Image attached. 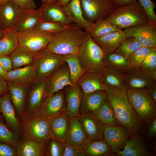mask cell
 Returning a JSON list of instances; mask_svg holds the SVG:
<instances>
[{
    "instance_id": "obj_1",
    "label": "cell",
    "mask_w": 156,
    "mask_h": 156,
    "mask_svg": "<svg viewBox=\"0 0 156 156\" xmlns=\"http://www.w3.org/2000/svg\"><path fill=\"white\" fill-rule=\"evenodd\" d=\"M127 89L105 86V90L119 124L129 133L136 134L141 129V120L130 104Z\"/></svg>"
},
{
    "instance_id": "obj_2",
    "label": "cell",
    "mask_w": 156,
    "mask_h": 156,
    "mask_svg": "<svg viewBox=\"0 0 156 156\" xmlns=\"http://www.w3.org/2000/svg\"><path fill=\"white\" fill-rule=\"evenodd\" d=\"M87 34L86 31L76 25L54 34L47 48L57 54L77 55Z\"/></svg>"
},
{
    "instance_id": "obj_3",
    "label": "cell",
    "mask_w": 156,
    "mask_h": 156,
    "mask_svg": "<svg viewBox=\"0 0 156 156\" xmlns=\"http://www.w3.org/2000/svg\"><path fill=\"white\" fill-rule=\"evenodd\" d=\"M106 18L113 24L125 29L149 21L144 10L136 0L117 6Z\"/></svg>"
},
{
    "instance_id": "obj_4",
    "label": "cell",
    "mask_w": 156,
    "mask_h": 156,
    "mask_svg": "<svg viewBox=\"0 0 156 156\" xmlns=\"http://www.w3.org/2000/svg\"><path fill=\"white\" fill-rule=\"evenodd\" d=\"M21 137L22 140L30 139L44 143L51 137L49 119L35 113H25L20 119Z\"/></svg>"
},
{
    "instance_id": "obj_5",
    "label": "cell",
    "mask_w": 156,
    "mask_h": 156,
    "mask_svg": "<svg viewBox=\"0 0 156 156\" xmlns=\"http://www.w3.org/2000/svg\"><path fill=\"white\" fill-rule=\"evenodd\" d=\"M105 53L87 34L77 55L81 65L87 71L101 75Z\"/></svg>"
},
{
    "instance_id": "obj_6",
    "label": "cell",
    "mask_w": 156,
    "mask_h": 156,
    "mask_svg": "<svg viewBox=\"0 0 156 156\" xmlns=\"http://www.w3.org/2000/svg\"><path fill=\"white\" fill-rule=\"evenodd\" d=\"M65 62L64 55L55 53L47 47L34 54L32 65L36 73L35 80L47 79Z\"/></svg>"
},
{
    "instance_id": "obj_7",
    "label": "cell",
    "mask_w": 156,
    "mask_h": 156,
    "mask_svg": "<svg viewBox=\"0 0 156 156\" xmlns=\"http://www.w3.org/2000/svg\"><path fill=\"white\" fill-rule=\"evenodd\" d=\"M127 94L131 105L141 120L146 121L152 116L155 110L156 102L148 89L128 88Z\"/></svg>"
},
{
    "instance_id": "obj_8",
    "label": "cell",
    "mask_w": 156,
    "mask_h": 156,
    "mask_svg": "<svg viewBox=\"0 0 156 156\" xmlns=\"http://www.w3.org/2000/svg\"><path fill=\"white\" fill-rule=\"evenodd\" d=\"M83 15L94 23L106 18L117 7L112 0H80Z\"/></svg>"
},
{
    "instance_id": "obj_9",
    "label": "cell",
    "mask_w": 156,
    "mask_h": 156,
    "mask_svg": "<svg viewBox=\"0 0 156 156\" xmlns=\"http://www.w3.org/2000/svg\"><path fill=\"white\" fill-rule=\"evenodd\" d=\"M53 34L34 29L18 32L19 44L35 54L47 47Z\"/></svg>"
},
{
    "instance_id": "obj_10",
    "label": "cell",
    "mask_w": 156,
    "mask_h": 156,
    "mask_svg": "<svg viewBox=\"0 0 156 156\" xmlns=\"http://www.w3.org/2000/svg\"><path fill=\"white\" fill-rule=\"evenodd\" d=\"M66 108L65 95L62 89L45 99L34 113L49 119L66 113Z\"/></svg>"
},
{
    "instance_id": "obj_11",
    "label": "cell",
    "mask_w": 156,
    "mask_h": 156,
    "mask_svg": "<svg viewBox=\"0 0 156 156\" xmlns=\"http://www.w3.org/2000/svg\"><path fill=\"white\" fill-rule=\"evenodd\" d=\"M122 75L127 88H144L148 90L156 85V79L140 67L131 66Z\"/></svg>"
},
{
    "instance_id": "obj_12",
    "label": "cell",
    "mask_w": 156,
    "mask_h": 156,
    "mask_svg": "<svg viewBox=\"0 0 156 156\" xmlns=\"http://www.w3.org/2000/svg\"><path fill=\"white\" fill-rule=\"evenodd\" d=\"M124 31L126 38L133 37L142 46L156 48V24L149 21Z\"/></svg>"
},
{
    "instance_id": "obj_13",
    "label": "cell",
    "mask_w": 156,
    "mask_h": 156,
    "mask_svg": "<svg viewBox=\"0 0 156 156\" xmlns=\"http://www.w3.org/2000/svg\"><path fill=\"white\" fill-rule=\"evenodd\" d=\"M65 63L55 71L47 79L43 101L54 93L63 89L66 86L73 85L70 79L69 67L67 64H65Z\"/></svg>"
},
{
    "instance_id": "obj_14",
    "label": "cell",
    "mask_w": 156,
    "mask_h": 156,
    "mask_svg": "<svg viewBox=\"0 0 156 156\" xmlns=\"http://www.w3.org/2000/svg\"><path fill=\"white\" fill-rule=\"evenodd\" d=\"M0 112L8 128L20 135V120L17 116L9 92L0 96Z\"/></svg>"
},
{
    "instance_id": "obj_15",
    "label": "cell",
    "mask_w": 156,
    "mask_h": 156,
    "mask_svg": "<svg viewBox=\"0 0 156 156\" xmlns=\"http://www.w3.org/2000/svg\"><path fill=\"white\" fill-rule=\"evenodd\" d=\"M23 10L13 1L0 5V29L4 31L15 27Z\"/></svg>"
},
{
    "instance_id": "obj_16",
    "label": "cell",
    "mask_w": 156,
    "mask_h": 156,
    "mask_svg": "<svg viewBox=\"0 0 156 156\" xmlns=\"http://www.w3.org/2000/svg\"><path fill=\"white\" fill-rule=\"evenodd\" d=\"M92 113L89 112L80 113L77 117L88 138L92 140L103 139L105 125Z\"/></svg>"
},
{
    "instance_id": "obj_17",
    "label": "cell",
    "mask_w": 156,
    "mask_h": 156,
    "mask_svg": "<svg viewBox=\"0 0 156 156\" xmlns=\"http://www.w3.org/2000/svg\"><path fill=\"white\" fill-rule=\"evenodd\" d=\"M47 79L35 80L29 85L25 103V113L35 112L43 101V96Z\"/></svg>"
},
{
    "instance_id": "obj_18",
    "label": "cell",
    "mask_w": 156,
    "mask_h": 156,
    "mask_svg": "<svg viewBox=\"0 0 156 156\" xmlns=\"http://www.w3.org/2000/svg\"><path fill=\"white\" fill-rule=\"evenodd\" d=\"M129 133L124 127L105 125L103 137L111 151L116 152L125 145L129 138Z\"/></svg>"
},
{
    "instance_id": "obj_19",
    "label": "cell",
    "mask_w": 156,
    "mask_h": 156,
    "mask_svg": "<svg viewBox=\"0 0 156 156\" xmlns=\"http://www.w3.org/2000/svg\"><path fill=\"white\" fill-rule=\"evenodd\" d=\"M7 82L12 103L17 116L20 120L21 116L25 113V103L30 85Z\"/></svg>"
},
{
    "instance_id": "obj_20",
    "label": "cell",
    "mask_w": 156,
    "mask_h": 156,
    "mask_svg": "<svg viewBox=\"0 0 156 156\" xmlns=\"http://www.w3.org/2000/svg\"><path fill=\"white\" fill-rule=\"evenodd\" d=\"M66 104V114L69 119L78 117L83 94L77 84L68 86L65 94Z\"/></svg>"
},
{
    "instance_id": "obj_21",
    "label": "cell",
    "mask_w": 156,
    "mask_h": 156,
    "mask_svg": "<svg viewBox=\"0 0 156 156\" xmlns=\"http://www.w3.org/2000/svg\"><path fill=\"white\" fill-rule=\"evenodd\" d=\"M40 8L42 12V20L66 24L73 23L64 13L63 7L56 1L43 3Z\"/></svg>"
},
{
    "instance_id": "obj_22",
    "label": "cell",
    "mask_w": 156,
    "mask_h": 156,
    "mask_svg": "<svg viewBox=\"0 0 156 156\" xmlns=\"http://www.w3.org/2000/svg\"><path fill=\"white\" fill-rule=\"evenodd\" d=\"M77 84L83 95L99 90H105V88L101 75L87 71L80 77Z\"/></svg>"
},
{
    "instance_id": "obj_23",
    "label": "cell",
    "mask_w": 156,
    "mask_h": 156,
    "mask_svg": "<svg viewBox=\"0 0 156 156\" xmlns=\"http://www.w3.org/2000/svg\"><path fill=\"white\" fill-rule=\"evenodd\" d=\"M36 73L32 65L13 69L7 72L4 78L7 82L30 85L36 80Z\"/></svg>"
},
{
    "instance_id": "obj_24",
    "label": "cell",
    "mask_w": 156,
    "mask_h": 156,
    "mask_svg": "<svg viewBox=\"0 0 156 156\" xmlns=\"http://www.w3.org/2000/svg\"><path fill=\"white\" fill-rule=\"evenodd\" d=\"M63 9L73 23L86 31L93 23L84 17L80 0H71L63 7Z\"/></svg>"
},
{
    "instance_id": "obj_25",
    "label": "cell",
    "mask_w": 156,
    "mask_h": 156,
    "mask_svg": "<svg viewBox=\"0 0 156 156\" xmlns=\"http://www.w3.org/2000/svg\"><path fill=\"white\" fill-rule=\"evenodd\" d=\"M92 38L105 53H109L114 52L124 41L126 37L124 30H122Z\"/></svg>"
},
{
    "instance_id": "obj_26",
    "label": "cell",
    "mask_w": 156,
    "mask_h": 156,
    "mask_svg": "<svg viewBox=\"0 0 156 156\" xmlns=\"http://www.w3.org/2000/svg\"><path fill=\"white\" fill-rule=\"evenodd\" d=\"M69 120L66 113L49 119L51 136L63 145L66 143Z\"/></svg>"
},
{
    "instance_id": "obj_27",
    "label": "cell",
    "mask_w": 156,
    "mask_h": 156,
    "mask_svg": "<svg viewBox=\"0 0 156 156\" xmlns=\"http://www.w3.org/2000/svg\"><path fill=\"white\" fill-rule=\"evenodd\" d=\"M87 138L78 118L70 119L65 144L72 147H81Z\"/></svg>"
},
{
    "instance_id": "obj_28",
    "label": "cell",
    "mask_w": 156,
    "mask_h": 156,
    "mask_svg": "<svg viewBox=\"0 0 156 156\" xmlns=\"http://www.w3.org/2000/svg\"><path fill=\"white\" fill-rule=\"evenodd\" d=\"M122 151L116 153L121 156H148L151 154L148 151L141 138L134 135L129 138L123 146Z\"/></svg>"
},
{
    "instance_id": "obj_29",
    "label": "cell",
    "mask_w": 156,
    "mask_h": 156,
    "mask_svg": "<svg viewBox=\"0 0 156 156\" xmlns=\"http://www.w3.org/2000/svg\"><path fill=\"white\" fill-rule=\"evenodd\" d=\"M107 98L105 90H99L87 95H83L79 112L81 111V113L89 112L94 113Z\"/></svg>"
},
{
    "instance_id": "obj_30",
    "label": "cell",
    "mask_w": 156,
    "mask_h": 156,
    "mask_svg": "<svg viewBox=\"0 0 156 156\" xmlns=\"http://www.w3.org/2000/svg\"><path fill=\"white\" fill-rule=\"evenodd\" d=\"M42 15V12L40 8L23 10L15 27L17 32L34 29L41 20Z\"/></svg>"
},
{
    "instance_id": "obj_31",
    "label": "cell",
    "mask_w": 156,
    "mask_h": 156,
    "mask_svg": "<svg viewBox=\"0 0 156 156\" xmlns=\"http://www.w3.org/2000/svg\"><path fill=\"white\" fill-rule=\"evenodd\" d=\"M81 147L87 156H108L111 152L109 146L103 139L92 140L87 138Z\"/></svg>"
},
{
    "instance_id": "obj_32",
    "label": "cell",
    "mask_w": 156,
    "mask_h": 156,
    "mask_svg": "<svg viewBox=\"0 0 156 156\" xmlns=\"http://www.w3.org/2000/svg\"><path fill=\"white\" fill-rule=\"evenodd\" d=\"M17 156H45L44 143L30 139L22 140L16 149Z\"/></svg>"
},
{
    "instance_id": "obj_33",
    "label": "cell",
    "mask_w": 156,
    "mask_h": 156,
    "mask_svg": "<svg viewBox=\"0 0 156 156\" xmlns=\"http://www.w3.org/2000/svg\"><path fill=\"white\" fill-rule=\"evenodd\" d=\"M122 30L121 28L113 24L106 18L93 23L86 31L93 38L102 36L112 32Z\"/></svg>"
},
{
    "instance_id": "obj_34",
    "label": "cell",
    "mask_w": 156,
    "mask_h": 156,
    "mask_svg": "<svg viewBox=\"0 0 156 156\" xmlns=\"http://www.w3.org/2000/svg\"><path fill=\"white\" fill-rule=\"evenodd\" d=\"M19 45L15 28L4 31L0 39V56L10 55Z\"/></svg>"
},
{
    "instance_id": "obj_35",
    "label": "cell",
    "mask_w": 156,
    "mask_h": 156,
    "mask_svg": "<svg viewBox=\"0 0 156 156\" xmlns=\"http://www.w3.org/2000/svg\"><path fill=\"white\" fill-rule=\"evenodd\" d=\"M10 55L13 69L32 65L34 54L29 52L23 47L19 45Z\"/></svg>"
},
{
    "instance_id": "obj_36",
    "label": "cell",
    "mask_w": 156,
    "mask_h": 156,
    "mask_svg": "<svg viewBox=\"0 0 156 156\" xmlns=\"http://www.w3.org/2000/svg\"><path fill=\"white\" fill-rule=\"evenodd\" d=\"M104 66L122 73L132 66L127 59L115 52L105 53L103 59Z\"/></svg>"
},
{
    "instance_id": "obj_37",
    "label": "cell",
    "mask_w": 156,
    "mask_h": 156,
    "mask_svg": "<svg viewBox=\"0 0 156 156\" xmlns=\"http://www.w3.org/2000/svg\"><path fill=\"white\" fill-rule=\"evenodd\" d=\"M64 58L69 68L70 80L73 85L75 84L81 76L86 71L81 65L77 55L67 54L64 55Z\"/></svg>"
},
{
    "instance_id": "obj_38",
    "label": "cell",
    "mask_w": 156,
    "mask_h": 156,
    "mask_svg": "<svg viewBox=\"0 0 156 156\" xmlns=\"http://www.w3.org/2000/svg\"><path fill=\"white\" fill-rule=\"evenodd\" d=\"M94 113L105 125L115 126L119 124L107 98Z\"/></svg>"
},
{
    "instance_id": "obj_39",
    "label": "cell",
    "mask_w": 156,
    "mask_h": 156,
    "mask_svg": "<svg viewBox=\"0 0 156 156\" xmlns=\"http://www.w3.org/2000/svg\"><path fill=\"white\" fill-rule=\"evenodd\" d=\"M101 75L105 86L127 89L122 73L116 70L104 66Z\"/></svg>"
},
{
    "instance_id": "obj_40",
    "label": "cell",
    "mask_w": 156,
    "mask_h": 156,
    "mask_svg": "<svg viewBox=\"0 0 156 156\" xmlns=\"http://www.w3.org/2000/svg\"><path fill=\"white\" fill-rule=\"evenodd\" d=\"M21 140L20 135L9 129L4 121L0 122V143L7 144L16 149Z\"/></svg>"
},
{
    "instance_id": "obj_41",
    "label": "cell",
    "mask_w": 156,
    "mask_h": 156,
    "mask_svg": "<svg viewBox=\"0 0 156 156\" xmlns=\"http://www.w3.org/2000/svg\"><path fill=\"white\" fill-rule=\"evenodd\" d=\"M76 25L75 24L73 23L66 24L41 19L38 22L34 29L55 34Z\"/></svg>"
},
{
    "instance_id": "obj_42",
    "label": "cell",
    "mask_w": 156,
    "mask_h": 156,
    "mask_svg": "<svg viewBox=\"0 0 156 156\" xmlns=\"http://www.w3.org/2000/svg\"><path fill=\"white\" fill-rule=\"evenodd\" d=\"M142 46L134 38H127L114 52L127 59L137 50Z\"/></svg>"
},
{
    "instance_id": "obj_43",
    "label": "cell",
    "mask_w": 156,
    "mask_h": 156,
    "mask_svg": "<svg viewBox=\"0 0 156 156\" xmlns=\"http://www.w3.org/2000/svg\"><path fill=\"white\" fill-rule=\"evenodd\" d=\"M155 49V48L142 46L133 53L127 59L132 66L140 67L146 56Z\"/></svg>"
},
{
    "instance_id": "obj_44",
    "label": "cell",
    "mask_w": 156,
    "mask_h": 156,
    "mask_svg": "<svg viewBox=\"0 0 156 156\" xmlns=\"http://www.w3.org/2000/svg\"><path fill=\"white\" fill-rule=\"evenodd\" d=\"M46 156H63L64 145L60 143L52 137L44 143Z\"/></svg>"
},
{
    "instance_id": "obj_45",
    "label": "cell",
    "mask_w": 156,
    "mask_h": 156,
    "mask_svg": "<svg viewBox=\"0 0 156 156\" xmlns=\"http://www.w3.org/2000/svg\"><path fill=\"white\" fill-rule=\"evenodd\" d=\"M140 67L149 73L156 71V49L146 56L141 63Z\"/></svg>"
},
{
    "instance_id": "obj_46",
    "label": "cell",
    "mask_w": 156,
    "mask_h": 156,
    "mask_svg": "<svg viewBox=\"0 0 156 156\" xmlns=\"http://www.w3.org/2000/svg\"><path fill=\"white\" fill-rule=\"evenodd\" d=\"M146 13L150 21L156 24L155 4L151 0H137Z\"/></svg>"
},
{
    "instance_id": "obj_47",
    "label": "cell",
    "mask_w": 156,
    "mask_h": 156,
    "mask_svg": "<svg viewBox=\"0 0 156 156\" xmlns=\"http://www.w3.org/2000/svg\"><path fill=\"white\" fill-rule=\"evenodd\" d=\"M64 151L63 156H86L81 147H73L66 144H64Z\"/></svg>"
},
{
    "instance_id": "obj_48",
    "label": "cell",
    "mask_w": 156,
    "mask_h": 156,
    "mask_svg": "<svg viewBox=\"0 0 156 156\" xmlns=\"http://www.w3.org/2000/svg\"><path fill=\"white\" fill-rule=\"evenodd\" d=\"M0 156H17L16 149L4 143H0Z\"/></svg>"
},
{
    "instance_id": "obj_49",
    "label": "cell",
    "mask_w": 156,
    "mask_h": 156,
    "mask_svg": "<svg viewBox=\"0 0 156 156\" xmlns=\"http://www.w3.org/2000/svg\"><path fill=\"white\" fill-rule=\"evenodd\" d=\"M0 64L6 72L13 69L12 62L10 55L0 56Z\"/></svg>"
},
{
    "instance_id": "obj_50",
    "label": "cell",
    "mask_w": 156,
    "mask_h": 156,
    "mask_svg": "<svg viewBox=\"0 0 156 156\" xmlns=\"http://www.w3.org/2000/svg\"><path fill=\"white\" fill-rule=\"evenodd\" d=\"M13 1L23 10L35 9L37 7L34 0H13Z\"/></svg>"
},
{
    "instance_id": "obj_51",
    "label": "cell",
    "mask_w": 156,
    "mask_h": 156,
    "mask_svg": "<svg viewBox=\"0 0 156 156\" xmlns=\"http://www.w3.org/2000/svg\"><path fill=\"white\" fill-rule=\"evenodd\" d=\"M9 92L7 82L4 77L0 76V96Z\"/></svg>"
},
{
    "instance_id": "obj_52",
    "label": "cell",
    "mask_w": 156,
    "mask_h": 156,
    "mask_svg": "<svg viewBox=\"0 0 156 156\" xmlns=\"http://www.w3.org/2000/svg\"><path fill=\"white\" fill-rule=\"evenodd\" d=\"M156 133V119L154 120L150 124L148 130V135L150 138L154 136Z\"/></svg>"
},
{
    "instance_id": "obj_53",
    "label": "cell",
    "mask_w": 156,
    "mask_h": 156,
    "mask_svg": "<svg viewBox=\"0 0 156 156\" xmlns=\"http://www.w3.org/2000/svg\"><path fill=\"white\" fill-rule=\"evenodd\" d=\"M117 6H120L130 3L134 0H112Z\"/></svg>"
},
{
    "instance_id": "obj_54",
    "label": "cell",
    "mask_w": 156,
    "mask_h": 156,
    "mask_svg": "<svg viewBox=\"0 0 156 156\" xmlns=\"http://www.w3.org/2000/svg\"><path fill=\"white\" fill-rule=\"evenodd\" d=\"M148 91L152 98L156 102V85L149 89Z\"/></svg>"
},
{
    "instance_id": "obj_55",
    "label": "cell",
    "mask_w": 156,
    "mask_h": 156,
    "mask_svg": "<svg viewBox=\"0 0 156 156\" xmlns=\"http://www.w3.org/2000/svg\"><path fill=\"white\" fill-rule=\"evenodd\" d=\"M71 0H56V1L62 6H64Z\"/></svg>"
},
{
    "instance_id": "obj_56",
    "label": "cell",
    "mask_w": 156,
    "mask_h": 156,
    "mask_svg": "<svg viewBox=\"0 0 156 156\" xmlns=\"http://www.w3.org/2000/svg\"><path fill=\"white\" fill-rule=\"evenodd\" d=\"M6 72L0 64V76L4 77Z\"/></svg>"
},
{
    "instance_id": "obj_57",
    "label": "cell",
    "mask_w": 156,
    "mask_h": 156,
    "mask_svg": "<svg viewBox=\"0 0 156 156\" xmlns=\"http://www.w3.org/2000/svg\"><path fill=\"white\" fill-rule=\"evenodd\" d=\"M3 33H4V31L0 29V39L2 37L3 35Z\"/></svg>"
},
{
    "instance_id": "obj_58",
    "label": "cell",
    "mask_w": 156,
    "mask_h": 156,
    "mask_svg": "<svg viewBox=\"0 0 156 156\" xmlns=\"http://www.w3.org/2000/svg\"><path fill=\"white\" fill-rule=\"evenodd\" d=\"M3 121L4 120L0 112V122Z\"/></svg>"
},
{
    "instance_id": "obj_59",
    "label": "cell",
    "mask_w": 156,
    "mask_h": 156,
    "mask_svg": "<svg viewBox=\"0 0 156 156\" xmlns=\"http://www.w3.org/2000/svg\"><path fill=\"white\" fill-rule=\"evenodd\" d=\"M2 3L7 2L9 1H13V0H1Z\"/></svg>"
},
{
    "instance_id": "obj_60",
    "label": "cell",
    "mask_w": 156,
    "mask_h": 156,
    "mask_svg": "<svg viewBox=\"0 0 156 156\" xmlns=\"http://www.w3.org/2000/svg\"><path fill=\"white\" fill-rule=\"evenodd\" d=\"M56 0H50V1L49 2H54Z\"/></svg>"
},
{
    "instance_id": "obj_61",
    "label": "cell",
    "mask_w": 156,
    "mask_h": 156,
    "mask_svg": "<svg viewBox=\"0 0 156 156\" xmlns=\"http://www.w3.org/2000/svg\"><path fill=\"white\" fill-rule=\"evenodd\" d=\"M41 0L42 1L43 3L47 2V0Z\"/></svg>"
},
{
    "instance_id": "obj_62",
    "label": "cell",
    "mask_w": 156,
    "mask_h": 156,
    "mask_svg": "<svg viewBox=\"0 0 156 156\" xmlns=\"http://www.w3.org/2000/svg\"><path fill=\"white\" fill-rule=\"evenodd\" d=\"M2 3V2L1 0H0V5H1Z\"/></svg>"
},
{
    "instance_id": "obj_63",
    "label": "cell",
    "mask_w": 156,
    "mask_h": 156,
    "mask_svg": "<svg viewBox=\"0 0 156 156\" xmlns=\"http://www.w3.org/2000/svg\"><path fill=\"white\" fill-rule=\"evenodd\" d=\"M47 0V2H49L50 1V0Z\"/></svg>"
}]
</instances>
